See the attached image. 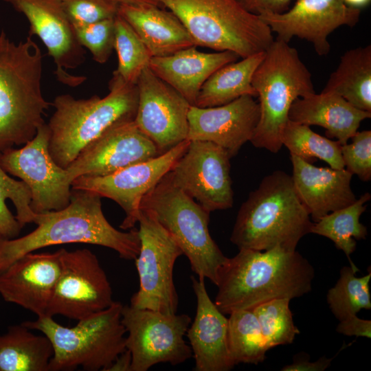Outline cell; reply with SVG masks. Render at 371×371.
Masks as SVG:
<instances>
[{"instance_id": "6da1fadb", "label": "cell", "mask_w": 371, "mask_h": 371, "mask_svg": "<svg viewBox=\"0 0 371 371\" xmlns=\"http://www.w3.org/2000/svg\"><path fill=\"white\" fill-rule=\"evenodd\" d=\"M314 277L313 265L296 250L240 249L218 270L214 304L229 315L274 299L292 300L311 291Z\"/></svg>"}, {"instance_id": "7a4b0ae2", "label": "cell", "mask_w": 371, "mask_h": 371, "mask_svg": "<svg viewBox=\"0 0 371 371\" xmlns=\"http://www.w3.org/2000/svg\"><path fill=\"white\" fill-rule=\"evenodd\" d=\"M72 190L66 207L37 214V227L32 232L10 239L0 236V273L27 253L67 243L100 245L115 251L122 258H137L140 249L138 230L115 229L103 214L100 196Z\"/></svg>"}, {"instance_id": "3957f363", "label": "cell", "mask_w": 371, "mask_h": 371, "mask_svg": "<svg viewBox=\"0 0 371 371\" xmlns=\"http://www.w3.org/2000/svg\"><path fill=\"white\" fill-rule=\"evenodd\" d=\"M313 224L291 175L276 170L265 177L241 205L230 241L239 249L280 247L294 251L301 238L311 233Z\"/></svg>"}, {"instance_id": "277c9868", "label": "cell", "mask_w": 371, "mask_h": 371, "mask_svg": "<svg viewBox=\"0 0 371 371\" xmlns=\"http://www.w3.org/2000/svg\"><path fill=\"white\" fill-rule=\"evenodd\" d=\"M43 54L28 36L19 43L0 32V151L25 144L51 105L42 93Z\"/></svg>"}, {"instance_id": "5b68a950", "label": "cell", "mask_w": 371, "mask_h": 371, "mask_svg": "<svg viewBox=\"0 0 371 371\" xmlns=\"http://www.w3.org/2000/svg\"><path fill=\"white\" fill-rule=\"evenodd\" d=\"M109 93L76 100L71 95H58L51 105L55 111L47 124L50 131L49 151L54 161L66 169L80 153L111 127L134 120L137 103L136 84L125 82L113 72Z\"/></svg>"}, {"instance_id": "8992f818", "label": "cell", "mask_w": 371, "mask_h": 371, "mask_svg": "<svg viewBox=\"0 0 371 371\" xmlns=\"http://www.w3.org/2000/svg\"><path fill=\"white\" fill-rule=\"evenodd\" d=\"M251 85L259 100L260 117L250 142L277 153L283 146L281 135L292 103L315 93L311 74L297 51L276 38L266 50Z\"/></svg>"}, {"instance_id": "52a82bcc", "label": "cell", "mask_w": 371, "mask_h": 371, "mask_svg": "<svg viewBox=\"0 0 371 371\" xmlns=\"http://www.w3.org/2000/svg\"><path fill=\"white\" fill-rule=\"evenodd\" d=\"M122 304L113 302L106 308L78 320L74 327L56 322L53 317H38L22 323L37 330L52 344L53 356L49 371H106L126 348V329L122 322Z\"/></svg>"}, {"instance_id": "ba28073f", "label": "cell", "mask_w": 371, "mask_h": 371, "mask_svg": "<svg viewBox=\"0 0 371 371\" xmlns=\"http://www.w3.org/2000/svg\"><path fill=\"white\" fill-rule=\"evenodd\" d=\"M181 21L196 46L231 51L242 58L265 52L274 41L260 17L236 0H157Z\"/></svg>"}, {"instance_id": "9c48e42d", "label": "cell", "mask_w": 371, "mask_h": 371, "mask_svg": "<svg viewBox=\"0 0 371 371\" xmlns=\"http://www.w3.org/2000/svg\"><path fill=\"white\" fill-rule=\"evenodd\" d=\"M140 209L150 212L172 236L197 277L216 284L218 270L227 257L210 234V212L174 186L166 175L144 196Z\"/></svg>"}, {"instance_id": "30bf717a", "label": "cell", "mask_w": 371, "mask_h": 371, "mask_svg": "<svg viewBox=\"0 0 371 371\" xmlns=\"http://www.w3.org/2000/svg\"><path fill=\"white\" fill-rule=\"evenodd\" d=\"M137 223L140 249L135 260L139 287L132 296L130 306L176 313L179 300L173 270L183 252L150 212L140 209Z\"/></svg>"}, {"instance_id": "8fae6325", "label": "cell", "mask_w": 371, "mask_h": 371, "mask_svg": "<svg viewBox=\"0 0 371 371\" xmlns=\"http://www.w3.org/2000/svg\"><path fill=\"white\" fill-rule=\"evenodd\" d=\"M122 322L126 348L132 356L131 371H147L154 365L181 364L192 357L184 336L191 323L186 314L123 306Z\"/></svg>"}, {"instance_id": "7c38bea8", "label": "cell", "mask_w": 371, "mask_h": 371, "mask_svg": "<svg viewBox=\"0 0 371 371\" xmlns=\"http://www.w3.org/2000/svg\"><path fill=\"white\" fill-rule=\"evenodd\" d=\"M49 128L44 123L22 148L5 149L0 156L3 169L29 187L30 207L37 214L65 208L71 196L66 170L56 164L49 153Z\"/></svg>"}, {"instance_id": "4fadbf2b", "label": "cell", "mask_w": 371, "mask_h": 371, "mask_svg": "<svg viewBox=\"0 0 371 371\" xmlns=\"http://www.w3.org/2000/svg\"><path fill=\"white\" fill-rule=\"evenodd\" d=\"M60 273L46 315L80 320L109 307L112 289L97 256L89 249H60Z\"/></svg>"}, {"instance_id": "5bb4252c", "label": "cell", "mask_w": 371, "mask_h": 371, "mask_svg": "<svg viewBox=\"0 0 371 371\" xmlns=\"http://www.w3.org/2000/svg\"><path fill=\"white\" fill-rule=\"evenodd\" d=\"M230 159L212 142L192 140L166 175L207 212L227 210L234 203Z\"/></svg>"}, {"instance_id": "9a60e30c", "label": "cell", "mask_w": 371, "mask_h": 371, "mask_svg": "<svg viewBox=\"0 0 371 371\" xmlns=\"http://www.w3.org/2000/svg\"><path fill=\"white\" fill-rule=\"evenodd\" d=\"M186 139L170 150L153 159L122 168L109 175L80 176L71 183L72 190L94 192L116 202L124 211L120 228H134L138 221L140 203L144 196L170 172L187 150Z\"/></svg>"}, {"instance_id": "2e32d148", "label": "cell", "mask_w": 371, "mask_h": 371, "mask_svg": "<svg viewBox=\"0 0 371 371\" xmlns=\"http://www.w3.org/2000/svg\"><path fill=\"white\" fill-rule=\"evenodd\" d=\"M135 122L161 154L187 139L190 104L148 67L137 79Z\"/></svg>"}, {"instance_id": "e0dca14e", "label": "cell", "mask_w": 371, "mask_h": 371, "mask_svg": "<svg viewBox=\"0 0 371 371\" xmlns=\"http://www.w3.org/2000/svg\"><path fill=\"white\" fill-rule=\"evenodd\" d=\"M161 155L134 120L117 124L87 146L65 169L71 184L80 176L109 175Z\"/></svg>"}, {"instance_id": "ac0fdd59", "label": "cell", "mask_w": 371, "mask_h": 371, "mask_svg": "<svg viewBox=\"0 0 371 371\" xmlns=\"http://www.w3.org/2000/svg\"><path fill=\"white\" fill-rule=\"evenodd\" d=\"M23 13L30 23L29 36H38L56 66L57 79L69 86L81 84L85 77L69 75L85 60V50L79 43L73 24L61 0H4Z\"/></svg>"}, {"instance_id": "d6986e66", "label": "cell", "mask_w": 371, "mask_h": 371, "mask_svg": "<svg viewBox=\"0 0 371 371\" xmlns=\"http://www.w3.org/2000/svg\"><path fill=\"white\" fill-rule=\"evenodd\" d=\"M360 14V9L343 0H297L287 11L258 16L277 34V39L288 43L293 36L305 39L324 56L330 49L328 35L340 26H355Z\"/></svg>"}, {"instance_id": "ffe728a7", "label": "cell", "mask_w": 371, "mask_h": 371, "mask_svg": "<svg viewBox=\"0 0 371 371\" xmlns=\"http://www.w3.org/2000/svg\"><path fill=\"white\" fill-rule=\"evenodd\" d=\"M254 98L244 95L212 107L191 105L188 113L187 139L212 142L232 158L250 142L258 124L260 108Z\"/></svg>"}, {"instance_id": "44dd1931", "label": "cell", "mask_w": 371, "mask_h": 371, "mask_svg": "<svg viewBox=\"0 0 371 371\" xmlns=\"http://www.w3.org/2000/svg\"><path fill=\"white\" fill-rule=\"evenodd\" d=\"M60 249L55 252H30L0 273V296L45 316L60 273Z\"/></svg>"}, {"instance_id": "7402d4cb", "label": "cell", "mask_w": 371, "mask_h": 371, "mask_svg": "<svg viewBox=\"0 0 371 371\" xmlns=\"http://www.w3.org/2000/svg\"><path fill=\"white\" fill-rule=\"evenodd\" d=\"M190 279L196 296V310L186 335L195 361L194 370H230L235 363L228 348V319L211 300L205 278L192 276Z\"/></svg>"}, {"instance_id": "603a6c76", "label": "cell", "mask_w": 371, "mask_h": 371, "mask_svg": "<svg viewBox=\"0 0 371 371\" xmlns=\"http://www.w3.org/2000/svg\"><path fill=\"white\" fill-rule=\"evenodd\" d=\"M295 191L314 223L356 200L351 174L346 168L317 167L290 154Z\"/></svg>"}, {"instance_id": "cb8c5ba5", "label": "cell", "mask_w": 371, "mask_h": 371, "mask_svg": "<svg viewBox=\"0 0 371 371\" xmlns=\"http://www.w3.org/2000/svg\"><path fill=\"white\" fill-rule=\"evenodd\" d=\"M192 46L165 56L151 57L148 67L179 93L190 105L207 78L221 67L235 62L239 56L231 51L205 53Z\"/></svg>"}, {"instance_id": "d4e9b609", "label": "cell", "mask_w": 371, "mask_h": 371, "mask_svg": "<svg viewBox=\"0 0 371 371\" xmlns=\"http://www.w3.org/2000/svg\"><path fill=\"white\" fill-rule=\"evenodd\" d=\"M370 117L371 112L355 108L335 93L324 91L297 98L289 112V120L308 126H320L341 145L348 143L361 122Z\"/></svg>"}, {"instance_id": "484cf974", "label": "cell", "mask_w": 371, "mask_h": 371, "mask_svg": "<svg viewBox=\"0 0 371 371\" xmlns=\"http://www.w3.org/2000/svg\"><path fill=\"white\" fill-rule=\"evenodd\" d=\"M118 14L134 30L152 57L168 56L196 46L177 16L159 5L121 4Z\"/></svg>"}, {"instance_id": "4316f807", "label": "cell", "mask_w": 371, "mask_h": 371, "mask_svg": "<svg viewBox=\"0 0 371 371\" xmlns=\"http://www.w3.org/2000/svg\"><path fill=\"white\" fill-rule=\"evenodd\" d=\"M265 52L252 54L217 69L203 85L194 106L212 107L227 104L244 95L257 97L251 80L256 69L265 58Z\"/></svg>"}, {"instance_id": "83f0119b", "label": "cell", "mask_w": 371, "mask_h": 371, "mask_svg": "<svg viewBox=\"0 0 371 371\" xmlns=\"http://www.w3.org/2000/svg\"><path fill=\"white\" fill-rule=\"evenodd\" d=\"M322 91L335 93L355 108L371 112V46L346 52Z\"/></svg>"}, {"instance_id": "f1b7e54d", "label": "cell", "mask_w": 371, "mask_h": 371, "mask_svg": "<svg viewBox=\"0 0 371 371\" xmlns=\"http://www.w3.org/2000/svg\"><path fill=\"white\" fill-rule=\"evenodd\" d=\"M53 348L48 338L23 324L0 334V371H49Z\"/></svg>"}, {"instance_id": "f546056e", "label": "cell", "mask_w": 371, "mask_h": 371, "mask_svg": "<svg viewBox=\"0 0 371 371\" xmlns=\"http://www.w3.org/2000/svg\"><path fill=\"white\" fill-rule=\"evenodd\" d=\"M370 199V193H364L352 204L333 211L313 223L311 229V233L331 240L337 249L344 252L350 267L357 272L359 269L350 255L356 249V240L365 239L368 234L366 227L360 223L359 218Z\"/></svg>"}, {"instance_id": "4dcf8cb0", "label": "cell", "mask_w": 371, "mask_h": 371, "mask_svg": "<svg viewBox=\"0 0 371 371\" xmlns=\"http://www.w3.org/2000/svg\"><path fill=\"white\" fill-rule=\"evenodd\" d=\"M31 199L27 184L12 179L0 164V236L16 238L23 226L35 223L37 213L30 207Z\"/></svg>"}, {"instance_id": "1f68e13d", "label": "cell", "mask_w": 371, "mask_h": 371, "mask_svg": "<svg viewBox=\"0 0 371 371\" xmlns=\"http://www.w3.org/2000/svg\"><path fill=\"white\" fill-rule=\"evenodd\" d=\"M281 142L290 154L307 162L312 164L319 159L332 168H345L340 143L313 132L308 126L289 120L282 131Z\"/></svg>"}, {"instance_id": "d6a6232c", "label": "cell", "mask_w": 371, "mask_h": 371, "mask_svg": "<svg viewBox=\"0 0 371 371\" xmlns=\"http://www.w3.org/2000/svg\"><path fill=\"white\" fill-rule=\"evenodd\" d=\"M227 341L235 365L262 363L268 349L260 324L252 310L232 312L228 318Z\"/></svg>"}, {"instance_id": "836d02e7", "label": "cell", "mask_w": 371, "mask_h": 371, "mask_svg": "<svg viewBox=\"0 0 371 371\" xmlns=\"http://www.w3.org/2000/svg\"><path fill=\"white\" fill-rule=\"evenodd\" d=\"M356 273L351 267H342L337 282L328 291V304L339 321L357 315L361 309L371 308V273L362 277L356 276Z\"/></svg>"}, {"instance_id": "e575fe53", "label": "cell", "mask_w": 371, "mask_h": 371, "mask_svg": "<svg viewBox=\"0 0 371 371\" xmlns=\"http://www.w3.org/2000/svg\"><path fill=\"white\" fill-rule=\"evenodd\" d=\"M114 49L118 59L114 73L125 82L136 84L151 55L131 26L118 14L114 19Z\"/></svg>"}, {"instance_id": "d590c367", "label": "cell", "mask_w": 371, "mask_h": 371, "mask_svg": "<svg viewBox=\"0 0 371 371\" xmlns=\"http://www.w3.org/2000/svg\"><path fill=\"white\" fill-rule=\"evenodd\" d=\"M290 301L289 298L274 299L252 309L268 350L293 343L300 333L289 308Z\"/></svg>"}, {"instance_id": "8d00e7d4", "label": "cell", "mask_w": 371, "mask_h": 371, "mask_svg": "<svg viewBox=\"0 0 371 371\" xmlns=\"http://www.w3.org/2000/svg\"><path fill=\"white\" fill-rule=\"evenodd\" d=\"M114 19L73 25L79 43L90 51L98 63H105L114 49Z\"/></svg>"}, {"instance_id": "74e56055", "label": "cell", "mask_w": 371, "mask_h": 371, "mask_svg": "<svg viewBox=\"0 0 371 371\" xmlns=\"http://www.w3.org/2000/svg\"><path fill=\"white\" fill-rule=\"evenodd\" d=\"M350 144L341 145L345 168L363 181L371 179V131H357Z\"/></svg>"}, {"instance_id": "f35d334b", "label": "cell", "mask_w": 371, "mask_h": 371, "mask_svg": "<svg viewBox=\"0 0 371 371\" xmlns=\"http://www.w3.org/2000/svg\"><path fill=\"white\" fill-rule=\"evenodd\" d=\"M61 2L73 25L113 19L118 14L119 4L111 0H61Z\"/></svg>"}, {"instance_id": "ab89813d", "label": "cell", "mask_w": 371, "mask_h": 371, "mask_svg": "<svg viewBox=\"0 0 371 371\" xmlns=\"http://www.w3.org/2000/svg\"><path fill=\"white\" fill-rule=\"evenodd\" d=\"M247 11L260 15L282 13L288 9L291 0H236Z\"/></svg>"}, {"instance_id": "60d3db41", "label": "cell", "mask_w": 371, "mask_h": 371, "mask_svg": "<svg viewBox=\"0 0 371 371\" xmlns=\"http://www.w3.org/2000/svg\"><path fill=\"white\" fill-rule=\"evenodd\" d=\"M336 330L347 336L370 338L371 320L361 319L357 315H352L339 321Z\"/></svg>"}, {"instance_id": "b9f144b4", "label": "cell", "mask_w": 371, "mask_h": 371, "mask_svg": "<svg viewBox=\"0 0 371 371\" xmlns=\"http://www.w3.org/2000/svg\"><path fill=\"white\" fill-rule=\"evenodd\" d=\"M333 358L322 357L315 361H310L304 356L295 357L292 363L284 366L282 371H324L328 368Z\"/></svg>"}, {"instance_id": "7bdbcfd3", "label": "cell", "mask_w": 371, "mask_h": 371, "mask_svg": "<svg viewBox=\"0 0 371 371\" xmlns=\"http://www.w3.org/2000/svg\"><path fill=\"white\" fill-rule=\"evenodd\" d=\"M132 356L126 349L120 353L106 371H131Z\"/></svg>"}, {"instance_id": "ee69618b", "label": "cell", "mask_w": 371, "mask_h": 371, "mask_svg": "<svg viewBox=\"0 0 371 371\" xmlns=\"http://www.w3.org/2000/svg\"><path fill=\"white\" fill-rule=\"evenodd\" d=\"M115 2L116 3L121 4H128V5H142V4H151L159 5V3L157 0H111Z\"/></svg>"}, {"instance_id": "f6af8a7d", "label": "cell", "mask_w": 371, "mask_h": 371, "mask_svg": "<svg viewBox=\"0 0 371 371\" xmlns=\"http://www.w3.org/2000/svg\"><path fill=\"white\" fill-rule=\"evenodd\" d=\"M348 6L360 9L367 6L371 0H343Z\"/></svg>"}]
</instances>
